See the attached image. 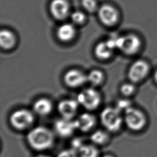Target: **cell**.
I'll return each instance as SVG.
<instances>
[{
	"label": "cell",
	"mask_w": 157,
	"mask_h": 157,
	"mask_svg": "<svg viewBox=\"0 0 157 157\" xmlns=\"http://www.w3.org/2000/svg\"><path fill=\"white\" fill-rule=\"evenodd\" d=\"M56 132L62 137H68L71 136L77 129L75 121L71 119L63 118L58 120L55 123Z\"/></svg>",
	"instance_id": "10"
},
{
	"label": "cell",
	"mask_w": 157,
	"mask_h": 157,
	"mask_svg": "<svg viewBox=\"0 0 157 157\" xmlns=\"http://www.w3.org/2000/svg\"><path fill=\"white\" fill-rule=\"evenodd\" d=\"M103 157H113V156H111V155H105Z\"/></svg>",
	"instance_id": "29"
},
{
	"label": "cell",
	"mask_w": 157,
	"mask_h": 157,
	"mask_svg": "<svg viewBox=\"0 0 157 157\" xmlns=\"http://www.w3.org/2000/svg\"><path fill=\"white\" fill-rule=\"evenodd\" d=\"M134 89V86L132 84L124 83L121 87V92L125 96H129L133 93Z\"/></svg>",
	"instance_id": "24"
},
{
	"label": "cell",
	"mask_w": 157,
	"mask_h": 157,
	"mask_svg": "<svg viewBox=\"0 0 157 157\" xmlns=\"http://www.w3.org/2000/svg\"><path fill=\"white\" fill-rule=\"evenodd\" d=\"M57 157H77V153L74 149H69L61 151Z\"/></svg>",
	"instance_id": "25"
},
{
	"label": "cell",
	"mask_w": 157,
	"mask_h": 157,
	"mask_svg": "<svg viewBox=\"0 0 157 157\" xmlns=\"http://www.w3.org/2000/svg\"><path fill=\"white\" fill-rule=\"evenodd\" d=\"M98 16L101 21L107 26L115 25L118 19V13L116 9L108 4H104L99 8Z\"/></svg>",
	"instance_id": "8"
},
{
	"label": "cell",
	"mask_w": 157,
	"mask_h": 157,
	"mask_svg": "<svg viewBox=\"0 0 157 157\" xmlns=\"http://www.w3.org/2000/svg\"><path fill=\"white\" fill-rule=\"evenodd\" d=\"M80 157H98V151L92 145H83L78 151Z\"/></svg>",
	"instance_id": "18"
},
{
	"label": "cell",
	"mask_w": 157,
	"mask_h": 157,
	"mask_svg": "<svg viewBox=\"0 0 157 157\" xmlns=\"http://www.w3.org/2000/svg\"><path fill=\"white\" fill-rule=\"evenodd\" d=\"M124 121L129 128L138 131L145 126L146 118L140 110L130 107L124 112Z\"/></svg>",
	"instance_id": "5"
},
{
	"label": "cell",
	"mask_w": 157,
	"mask_h": 157,
	"mask_svg": "<svg viewBox=\"0 0 157 157\" xmlns=\"http://www.w3.org/2000/svg\"><path fill=\"white\" fill-rule=\"evenodd\" d=\"M104 75L101 71L98 70L91 71L87 75V80L93 85H98L102 83Z\"/></svg>",
	"instance_id": "19"
},
{
	"label": "cell",
	"mask_w": 157,
	"mask_h": 157,
	"mask_svg": "<svg viewBox=\"0 0 157 157\" xmlns=\"http://www.w3.org/2000/svg\"><path fill=\"white\" fill-rule=\"evenodd\" d=\"M15 44L14 34L7 29H2L0 32V44L5 49L11 48Z\"/></svg>",
	"instance_id": "16"
},
{
	"label": "cell",
	"mask_w": 157,
	"mask_h": 157,
	"mask_svg": "<svg viewBox=\"0 0 157 157\" xmlns=\"http://www.w3.org/2000/svg\"><path fill=\"white\" fill-rule=\"evenodd\" d=\"M154 78H155V80L156 81V82L157 83V71L155 72V75H154Z\"/></svg>",
	"instance_id": "27"
},
{
	"label": "cell",
	"mask_w": 157,
	"mask_h": 157,
	"mask_svg": "<svg viewBox=\"0 0 157 157\" xmlns=\"http://www.w3.org/2000/svg\"><path fill=\"white\" fill-rule=\"evenodd\" d=\"M56 34L60 40L68 42L74 38L75 34V29L72 24L64 23L58 27Z\"/></svg>",
	"instance_id": "14"
},
{
	"label": "cell",
	"mask_w": 157,
	"mask_h": 157,
	"mask_svg": "<svg viewBox=\"0 0 157 157\" xmlns=\"http://www.w3.org/2000/svg\"><path fill=\"white\" fill-rule=\"evenodd\" d=\"M50 10L53 17L58 20L66 18L69 11V6L66 0H52Z\"/></svg>",
	"instance_id": "9"
},
{
	"label": "cell",
	"mask_w": 157,
	"mask_h": 157,
	"mask_svg": "<svg viewBox=\"0 0 157 157\" xmlns=\"http://www.w3.org/2000/svg\"><path fill=\"white\" fill-rule=\"evenodd\" d=\"M107 134L101 130L96 131L91 136L92 142L96 144H103L107 140Z\"/></svg>",
	"instance_id": "20"
},
{
	"label": "cell",
	"mask_w": 157,
	"mask_h": 157,
	"mask_svg": "<svg viewBox=\"0 0 157 157\" xmlns=\"http://www.w3.org/2000/svg\"><path fill=\"white\" fill-rule=\"evenodd\" d=\"M64 80L67 86L75 88L85 83L87 80V76L80 71L72 69L65 74Z\"/></svg>",
	"instance_id": "11"
},
{
	"label": "cell",
	"mask_w": 157,
	"mask_h": 157,
	"mask_svg": "<svg viewBox=\"0 0 157 157\" xmlns=\"http://www.w3.org/2000/svg\"><path fill=\"white\" fill-rule=\"evenodd\" d=\"M34 121L33 115L26 109L17 110L13 112L10 117V122L12 126L19 130L28 128Z\"/></svg>",
	"instance_id": "4"
},
{
	"label": "cell",
	"mask_w": 157,
	"mask_h": 157,
	"mask_svg": "<svg viewBox=\"0 0 157 157\" xmlns=\"http://www.w3.org/2000/svg\"><path fill=\"white\" fill-rule=\"evenodd\" d=\"M84 144H83L82 140L78 138H76L75 139H74L72 141V148L74 149V150H75L77 152L79 151V150L82 148V147L83 145Z\"/></svg>",
	"instance_id": "26"
},
{
	"label": "cell",
	"mask_w": 157,
	"mask_h": 157,
	"mask_svg": "<svg viewBox=\"0 0 157 157\" xmlns=\"http://www.w3.org/2000/svg\"><path fill=\"white\" fill-rule=\"evenodd\" d=\"M27 140L33 148L43 150L52 146L53 143V135L51 131L47 128L38 126L28 132Z\"/></svg>",
	"instance_id": "1"
},
{
	"label": "cell",
	"mask_w": 157,
	"mask_h": 157,
	"mask_svg": "<svg viewBox=\"0 0 157 157\" xmlns=\"http://www.w3.org/2000/svg\"><path fill=\"white\" fill-rule=\"evenodd\" d=\"M113 50L107 41L101 42L95 47L94 53L98 58L105 59L110 58L112 54Z\"/></svg>",
	"instance_id": "17"
},
{
	"label": "cell",
	"mask_w": 157,
	"mask_h": 157,
	"mask_svg": "<svg viewBox=\"0 0 157 157\" xmlns=\"http://www.w3.org/2000/svg\"><path fill=\"white\" fill-rule=\"evenodd\" d=\"M37 157H49V156H48L47 155H39Z\"/></svg>",
	"instance_id": "28"
},
{
	"label": "cell",
	"mask_w": 157,
	"mask_h": 157,
	"mask_svg": "<svg viewBox=\"0 0 157 157\" xmlns=\"http://www.w3.org/2000/svg\"><path fill=\"white\" fill-rule=\"evenodd\" d=\"M82 5L89 12H93L97 9V4L95 0H82Z\"/></svg>",
	"instance_id": "22"
},
{
	"label": "cell",
	"mask_w": 157,
	"mask_h": 157,
	"mask_svg": "<svg viewBox=\"0 0 157 157\" xmlns=\"http://www.w3.org/2000/svg\"><path fill=\"white\" fill-rule=\"evenodd\" d=\"M149 67L148 64L142 60L135 61L128 71V77L133 82H138L142 80L148 74Z\"/></svg>",
	"instance_id": "7"
},
{
	"label": "cell",
	"mask_w": 157,
	"mask_h": 157,
	"mask_svg": "<svg viewBox=\"0 0 157 157\" xmlns=\"http://www.w3.org/2000/svg\"><path fill=\"white\" fill-rule=\"evenodd\" d=\"M131 107V102L129 101L126 99H121L118 101L117 103V109L120 112L124 111L125 112L128 109Z\"/></svg>",
	"instance_id": "23"
},
{
	"label": "cell",
	"mask_w": 157,
	"mask_h": 157,
	"mask_svg": "<svg viewBox=\"0 0 157 157\" xmlns=\"http://www.w3.org/2000/svg\"><path fill=\"white\" fill-rule=\"evenodd\" d=\"M141 45L140 39L134 34H128L118 37V48L126 54L132 55L136 53Z\"/></svg>",
	"instance_id": "6"
},
{
	"label": "cell",
	"mask_w": 157,
	"mask_h": 157,
	"mask_svg": "<svg viewBox=\"0 0 157 157\" xmlns=\"http://www.w3.org/2000/svg\"><path fill=\"white\" fill-rule=\"evenodd\" d=\"M78 104L77 101L66 99L59 103L58 109L63 118L71 119L77 113Z\"/></svg>",
	"instance_id": "12"
},
{
	"label": "cell",
	"mask_w": 157,
	"mask_h": 157,
	"mask_svg": "<svg viewBox=\"0 0 157 157\" xmlns=\"http://www.w3.org/2000/svg\"><path fill=\"white\" fill-rule=\"evenodd\" d=\"M72 21L77 25H80L83 23L85 20V14L80 11H75L72 13L71 15Z\"/></svg>",
	"instance_id": "21"
},
{
	"label": "cell",
	"mask_w": 157,
	"mask_h": 157,
	"mask_svg": "<svg viewBox=\"0 0 157 157\" xmlns=\"http://www.w3.org/2000/svg\"><path fill=\"white\" fill-rule=\"evenodd\" d=\"M34 112L40 115H48L52 110L51 102L45 98H41L35 102L33 105Z\"/></svg>",
	"instance_id": "15"
},
{
	"label": "cell",
	"mask_w": 157,
	"mask_h": 157,
	"mask_svg": "<svg viewBox=\"0 0 157 157\" xmlns=\"http://www.w3.org/2000/svg\"><path fill=\"white\" fill-rule=\"evenodd\" d=\"M78 103L88 110H94L100 103L101 98L99 93L90 88L82 90L77 96Z\"/></svg>",
	"instance_id": "3"
},
{
	"label": "cell",
	"mask_w": 157,
	"mask_h": 157,
	"mask_svg": "<svg viewBox=\"0 0 157 157\" xmlns=\"http://www.w3.org/2000/svg\"><path fill=\"white\" fill-rule=\"evenodd\" d=\"M75 121L77 129L86 132L93 127L96 123V119L93 115L88 113H84L81 114Z\"/></svg>",
	"instance_id": "13"
},
{
	"label": "cell",
	"mask_w": 157,
	"mask_h": 157,
	"mask_svg": "<svg viewBox=\"0 0 157 157\" xmlns=\"http://www.w3.org/2000/svg\"><path fill=\"white\" fill-rule=\"evenodd\" d=\"M101 121L103 126L109 131H118L122 124L123 119L120 111L116 107L105 108L101 113Z\"/></svg>",
	"instance_id": "2"
}]
</instances>
